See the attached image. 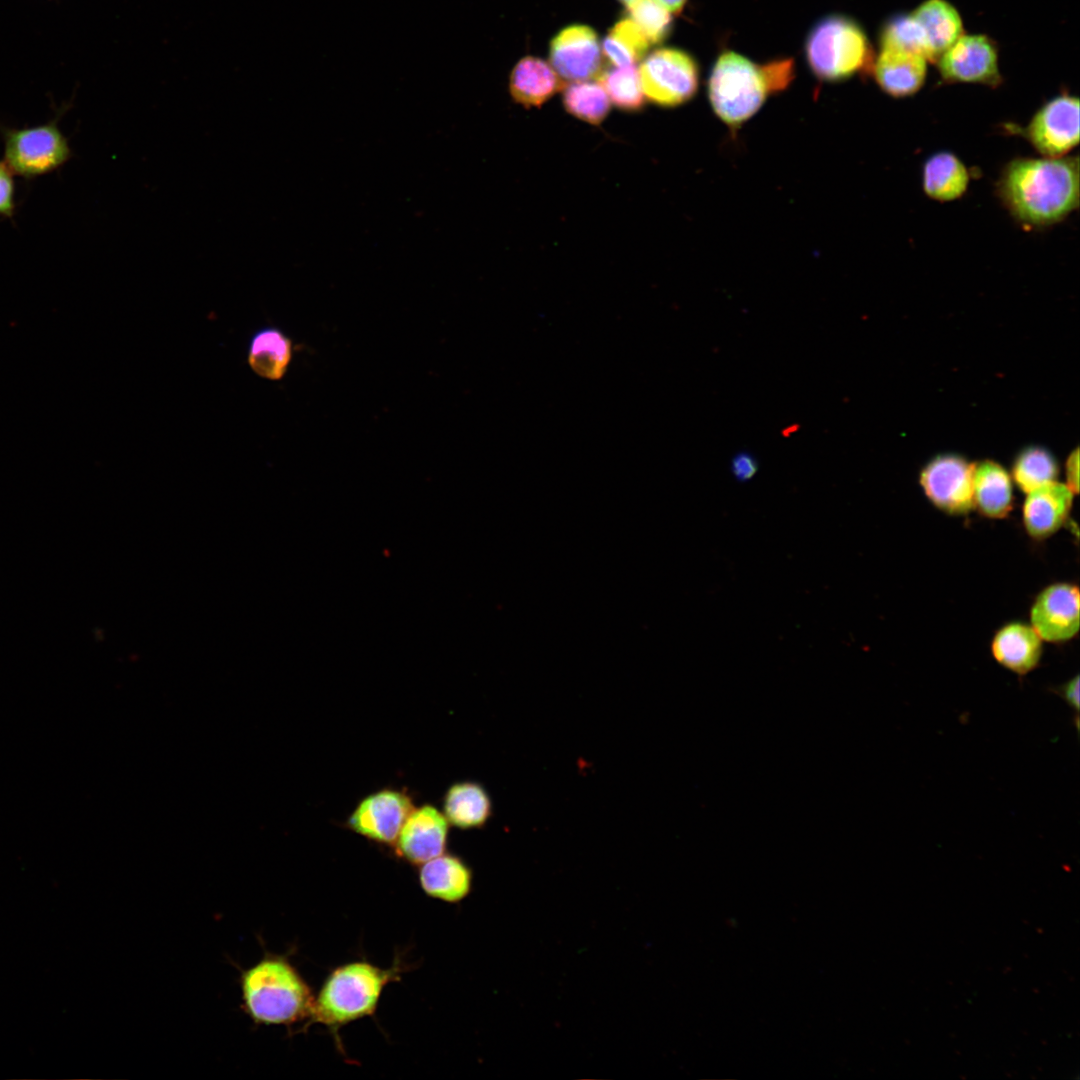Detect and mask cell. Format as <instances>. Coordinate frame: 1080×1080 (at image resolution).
I'll return each instance as SVG.
<instances>
[{
  "label": "cell",
  "mask_w": 1080,
  "mask_h": 1080,
  "mask_svg": "<svg viewBox=\"0 0 1080 1080\" xmlns=\"http://www.w3.org/2000/svg\"><path fill=\"white\" fill-rule=\"evenodd\" d=\"M70 106L62 105L44 124L21 128L0 124L3 161L14 175L32 181L58 170L72 158L69 139L59 127V120Z\"/></svg>",
  "instance_id": "5"
},
{
  "label": "cell",
  "mask_w": 1080,
  "mask_h": 1080,
  "mask_svg": "<svg viewBox=\"0 0 1080 1080\" xmlns=\"http://www.w3.org/2000/svg\"><path fill=\"white\" fill-rule=\"evenodd\" d=\"M442 813L450 825L459 829L482 828L493 814L492 800L478 782H455L443 795Z\"/></svg>",
  "instance_id": "20"
},
{
  "label": "cell",
  "mask_w": 1080,
  "mask_h": 1080,
  "mask_svg": "<svg viewBox=\"0 0 1080 1080\" xmlns=\"http://www.w3.org/2000/svg\"><path fill=\"white\" fill-rule=\"evenodd\" d=\"M806 55L813 72L827 81L843 80L861 70L870 56L861 27L849 18L829 16L810 32Z\"/></svg>",
  "instance_id": "6"
},
{
  "label": "cell",
  "mask_w": 1080,
  "mask_h": 1080,
  "mask_svg": "<svg viewBox=\"0 0 1080 1080\" xmlns=\"http://www.w3.org/2000/svg\"><path fill=\"white\" fill-rule=\"evenodd\" d=\"M937 61L947 82L1000 84L997 49L985 35H962Z\"/></svg>",
  "instance_id": "10"
},
{
  "label": "cell",
  "mask_w": 1080,
  "mask_h": 1080,
  "mask_svg": "<svg viewBox=\"0 0 1080 1080\" xmlns=\"http://www.w3.org/2000/svg\"><path fill=\"white\" fill-rule=\"evenodd\" d=\"M974 465L955 455H941L928 463L920 482L929 499L949 513H966L974 505Z\"/></svg>",
  "instance_id": "11"
},
{
  "label": "cell",
  "mask_w": 1080,
  "mask_h": 1080,
  "mask_svg": "<svg viewBox=\"0 0 1080 1080\" xmlns=\"http://www.w3.org/2000/svg\"><path fill=\"white\" fill-rule=\"evenodd\" d=\"M922 189L937 202L960 199L968 190L971 175L965 163L951 151L931 154L922 165Z\"/></svg>",
  "instance_id": "19"
},
{
  "label": "cell",
  "mask_w": 1080,
  "mask_h": 1080,
  "mask_svg": "<svg viewBox=\"0 0 1080 1080\" xmlns=\"http://www.w3.org/2000/svg\"><path fill=\"white\" fill-rule=\"evenodd\" d=\"M880 40L882 50L915 54L935 62L926 34L912 14L889 20L882 30Z\"/></svg>",
  "instance_id": "27"
},
{
  "label": "cell",
  "mask_w": 1080,
  "mask_h": 1080,
  "mask_svg": "<svg viewBox=\"0 0 1080 1080\" xmlns=\"http://www.w3.org/2000/svg\"><path fill=\"white\" fill-rule=\"evenodd\" d=\"M911 14L923 28L935 61L963 35L959 13L945 0H926Z\"/></svg>",
  "instance_id": "23"
},
{
  "label": "cell",
  "mask_w": 1080,
  "mask_h": 1080,
  "mask_svg": "<svg viewBox=\"0 0 1080 1080\" xmlns=\"http://www.w3.org/2000/svg\"><path fill=\"white\" fill-rule=\"evenodd\" d=\"M244 1007L258 1024H292L309 1017L314 997L297 970L280 957H267L241 976Z\"/></svg>",
  "instance_id": "4"
},
{
  "label": "cell",
  "mask_w": 1080,
  "mask_h": 1080,
  "mask_svg": "<svg viewBox=\"0 0 1080 1080\" xmlns=\"http://www.w3.org/2000/svg\"><path fill=\"white\" fill-rule=\"evenodd\" d=\"M650 43L631 18L617 22L602 43L609 61L616 66L634 65L646 54Z\"/></svg>",
  "instance_id": "26"
},
{
  "label": "cell",
  "mask_w": 1080,
  "mask_h": 1080,
  "mask_svg": "<svg viewBox=\"0 0 1080 1080\" xmlns=\"http://www.w3.org/2000/svg\"><path fill=\"white\" fill-rule=\"evenodd\" d=\"M418 875L423 891L445 902L461 901L472 886L470 867L460 857L446 852L421 864Z\"/></svg>",
  "instance_id": "16"
},
{
  "label": "cell",
  "mask_w": 1080,
  "mask_h": 1080,
  "mask_svg": "<svg viewBox=\"0 0 1080 1080\" xmlns=\"http://www.w3.org/2000/svg\"><path fill=\"white\" fill-rule=\"evenodd\" d=\"M630 10L631 19L650 44L661 42L670 31V12L655 0H640Z\"/></svg>",
  "instance_id": "30"
},
{
  "label": "cell",
  "mask_w": 1080,
  "mask_h": 1080,
  "mask_svg": "<svg viewBox=\"0 0 1080 1080\" xmlns=\"http://www.w3.org/2000/svg\"><path fill=\"white\" fill-rule=\"evenodd\" d=\"M758 470V459L753 453L747 450L737 452L730 461V472L734 479L740 483H746L752 480Z\"/></svg>",
  "instance_id": "32"
},
{
  "label": "cell",
  "mask_w": 1080,
  "mask_h": 1080,
  "mask_svg": "<svg viewBox=\"0 0 1080 1080\" xmlns=\"http://www.w3.org/2000/svg\"><path fill=\"white\" fill-rule=\"evenodd\" d=\"M563 88L564 107L576 118L598 125L608 115L611 101L599 82L575 81Z\"/></svg>",
  "instance_id": "25"
},
{
  "label": "cell",
  "mask_w": 1080,
  "mask_h": 1080,
  "mask_svg": "<svg viewBox=\"0 0 1080 1080\" xmlns=\"http://www.w3.org/2000/svg\"><path fill=\"white\" fill-rule=\"evenodd\" d=\"M1079 455L1078 449H1075L1069 456L1066 465L1067 475V487L1073 492L1077 493L1079 489L1078 469H1079Z\"/></svg>",
  "instance_id": "34"
},
{
  "label": "cell",
  "mask_w": 1080,
  "mask_h": 1080,
  "mask_svg": "<svg viewBox=\"0 0 1080 1080\" xmlns=\"http://www.w3.org/2000/svg\"><path fill=\"white\" fill-rule=\"evenodd\" d=\"M927 60L921 56L894 50H882L874 64L879 87L894 98L909 97L923 86Z\"/></svg>",
  "instance_id": "17"
},
{
  "label": "cell",
  "mask_w": 1080,
  "mask_h": 1080,
  "mask_svg": "<svg viewBox=\"0 0 1080 1080\" xmlns=\"http://www.w3.org/2000/svg\"><path fill=\"white\" fill-rule=\"evenodd\" d=\"M449 826L441 811L431 804L414 807L393 845L396 854L421 865L446 851Z\"/></svg>",
  "instance_id": "12"
},
{
  "label": "cell",
  "mask_w": 1080,
  "mask_h": 1080,
  "mask_svg": "<svg viewBox=\"0 0 1080 1080\" xmlns=\"http://www.w3.org/2000/svg\"><path fill=\"white\" fill-rule=\"evenodd\" d=\"M793 78L791 59L758 65L727 51L715 62L708 80V97L715 114L731 129L741 127L768 96L786 88Z\"/></svg>",
  "instance_id": "2"
},
{
  "label": "cell",
  "mask_w": 1080,
  "mask_h": 1080,
  "mask_svg": "<svg viewBox=\"0 0 1080 1080\" xmlns=\"http://www.w3.org/2000/svg\"><path fill=\"white\" fill-rule=\"evenodd\" d=\"M563 87V81L552 66L532 56L521 59L510 75L511 95L525 107L541 106Z\"/></svg>",
  "instance_id": "21"
},
{
  "label": "cell",
  "mask_w": 1080,
  "mask_h": 1080,
  "mask_svg": "<svg viewBox=\"0 0 1080 1080\" xmlns=\"http://www.w3.org/2000/svg\"><path fill=\"white\" fill-rule=\"evenodd\" d=\"M1043 157H1063L1079 143V100L1069 94L1044 103L1024 127L1011 128Z\"/></svg>",
  "instance_id": "8"
},
{
  "label": "cell",
  "mask_w": 1080,
  "mask_h": 1080,
  "mask_svg": "<svg viewBox=\"0 0 1080 1080\" xmlns=\"http://www.w3.org/2000/svg\"><path fill=\"white\" fill-rule=\"evenodd\" d=\"M292 339L276 326H265L250 338L247 363L252 372L269 381H280L293 359Z\"/></svg>",
  "instance_id": "18"
},
{
  "label": "cell",
  "mask_w": 1080,
  "mask_h": 1080,
  "mask_svg": "<svg viewBox=\"0 0 1080 1080\" xmlns=\"http://www.w3.org/2000/svg\"><path fill=\"white\" fill-rule=\"evenodd\" d=\"M1057 473L1058 467L1053 456L1039 447L1022 451L1013 467L1014 479L1026 493L1054 481Z\"/></svg>",
  "instance_id": "29"
},
{
  "label": "cell",
  "mask_w": 1080,
  "mask_h": 1080,
  "mask_svg": "<svg viewBox=\"0 0 1080 1080\" xmlns=\"http://www.w3.org/2000/svg\"><path fill=\"white\" fill-rule=\"evenodd\" d=\"M610 101L625 111H638L645 103L639 71L635 65L617 66L597 77Z\"/></svg>",
  "instance_id": "28"
},
{
  "label": "cell",
  "mask_w": 1080,
  "mask_h": 1080,
  "mask_svg": "<svg viewBox=\"0 0 1080 1080\" xmlns=\"http://www.w3.org/2000/svg\"><path fill=\"white\" fill-rule=\"evenodd\" d=\"M401 969H382L365 961L336 968L314 998L307 1025L320 1023L332 1031L372 1015L385 986L398 979Z\"/></svg>",
  "instance_id": "3"
},
{
  "label": "cell",
  "mask_w": 1080,
  "mask_h": 1080,
  "mask_svg": "<svg viewBox=\"0 0 1080 1080\" xmlns=\"http://www.w3.org/2000/svg\"><path fill=\"white\" fill-rule=\"evenodd\" d=\"M1058 694L1076 712L1079 710V676H1075L1058 689Z\"/></svg>",
  "instance_id": "33"
},
{
  "label": "cell",
  "mask_w": 1080,
  "mask_h": 1080,
  "mask_svg": "<svg viewBox=\"0 0 1080 1080\" xmlns=\"http://www.w3.org/2000/svg\"><path fill=\"white\" fill-rule=\"evenodd\" d=\"M550 62L559 77L575 81L598 77L601 48L595 31L586 25H571L551 41Z\"/></svg>",
  "instance_id": "13"
},
{
  "label": "cell",
  "mask_w": 1080,
  "mask_h": 1080,
  "mask_svg": "<svg viewBox=\"0 0 1080 1080\" xmlns=\"http://www.w3.org/2000/svg\"><path fill=\"white\" fill-rule=\"evenodd\" d=\"M14 173L8 165L0 161V217L13 219L16 212Z\"/></svg>",
  "instance_id": "31"
},
{
  "label": "cell",
  "mask_w": 1080,
  "mask_h": 1080,
  "mask_svg": "<svg viewBox=\"0 0 1080 1080\" xmlns=\"http://www.w3.org/2000/svg\"><path fill=\"white\" fill-rule=\"evenodd\" d=\"M973 501L989 517H1003L1011 508L1012 485L1007 472L997 463L984 461L973 469Z\"/></svg>",
  "instance_id": "24"
},
{
  "label": "cell",
  "mask_w": 1080,
  "mask_h": 1080,
  "mask_svg": "<svg viewBox=\"0 0 1080 1080\" xmlns=\"http://www.w3.org/2000/svg\"><path fill=\"white\" fill-rule=\"evenodd\" d=\"M619 1H621L628 9H630L635 4H637L640 0H619Z\"/></svg>",
  "instance_id": "36"
},
{
  "label": "cell",
  "mask_w": 1080,
  "mask_h": 1080,
  "mask_svg": "<svg viewBox=\"0 0 1080 1080\" xmlns=\"http://www.w3.org/2000/svg\"><path fill=\"white\" fill-rule=\"evenodd\" d=\"M666 10L673 13H678L684 6L686 0H655Z\"/></svg>",
  "instance_id": "35"
},
{
  "label": "cell",
  "mask_w": 1080,
  "mask_h": 1080,
  "mask_svg": "<svg viewBox=\"0 0 1080 1080\" xmlns=\"http://www.w3.org/2000/svg\"><path fill=\"white\" fill-rule=\"evenodd\" d=\"M1032 628L1041 639L1060 642L1079 629V591L1076 586L1055 584L1046 588L1031 609Z\"/></svg>",
  "instance_id": "14"
},
{
  "label": "cell",
  "mask_w": 1080,
  "mask_h": 1080,
  "mask_svg": "<svg viewBox=\"0 0 1080 1080\" xmlns=\"http://www.w3.org/2000/svg\"><path fill=\"white\" fill-rule=\"evenodd\" d=\"M996 660L1023 675L1036 667L1042 653L1041 638L1032 627L1013 623L1002 628L992 643Z\"/></svg>",
  "instance_id": "22"
},
{
  "label": "cell",
  "mask_w": 1080,
  "mask_h": 1080,
  "mask_svg": "<svg viewBox=\"0 0 1080 1080\" xmlns=\"http://www.w3.org/2000/svg\"><path fill=\"white\" fill-rule=\"evenodd\" d=\"M414 807L413 798L408 792L383 788L362 798L348 816L345 826L368 840L393 846Z\"/></svg>",
  "instance_id": "9"
},
{
  "label": "cell",
  "mask_w": 1080,
  "mask_h": 1080,
  "mask_svg": "<svg viewBox=\"0 0 1080 1080\" xmlns=\"http://www.w3.org/2000/svg\"><path fill=\"white\" fill-rule=\"evenodd\" d=\"M638 71L644 96L660 106L683 104L698 88L697 64L682 50H655L642 61Z\"/></svg>",
  "instance_id": "7"
},
{
  "label": "cell",
  "mask_w": 1080,
  "mask_h": 1080,
  "mask_svg": "<svg viewBox=\"0 0 1080 1080\" xmlns=\"http://www.w3.org/2000/svg\"><path fill=\"white\" fill-rule=\"evenodd\" d=\"M1072 500L1073 492L1067 485L1055 481L1028 492L1023 508L1028 533L1038 539L1054 533L1065 521Z\"/></svg>",
  "instance_id": "15"
},
{
  "label": "cell",
  "mask_w": 1080,
  "mask_h": 1080,
  "mask_svg": "<svg viewBox=\"0 0 1080 1080\" xmlns=\"http://www.w3.org/2000/svg\"><path fill=\"white\" fill-rule=\"evenodd\" d=\"M995 193L1023 228H1050L1079 207V158L1016 157L1001 169Z\"/></svg>",
  "instance_id": "1"
}]
</instances>
